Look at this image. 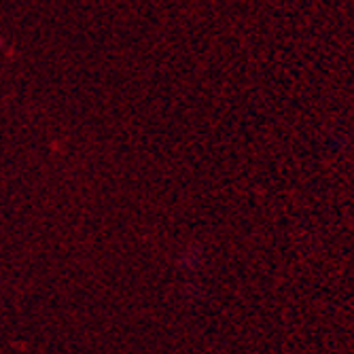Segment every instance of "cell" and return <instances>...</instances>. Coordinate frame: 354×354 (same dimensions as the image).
I'll use <instances>...</instances> for the list:
<instances>
[]
</instances>
